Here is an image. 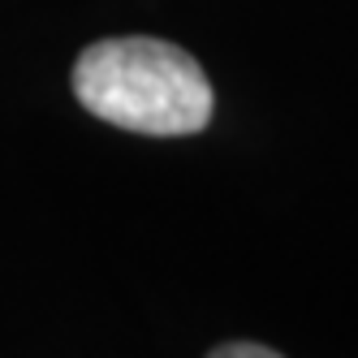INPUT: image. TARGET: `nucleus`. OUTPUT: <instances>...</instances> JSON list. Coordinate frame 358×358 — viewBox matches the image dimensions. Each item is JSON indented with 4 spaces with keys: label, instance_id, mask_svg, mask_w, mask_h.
Here are the masks:
<instances>
[{
    "label": "nucleus",
    "instance_id": "obj_1",
    "mask_svg": "<svg viewBox=\"0 0 358 358\" xmlns=\"http://www.w3.org/2000/svg\"><path fill=\"white\" fill-rule=\"evenodd\" d=\"M73 91L99 121L134 134H194L212 117V83L190 52L164 39H104L73 65Z\"/></svg>",
    "mask_w": 358,
    "mask_h": 358
},
{
    "label": "nucleus",
    "instance_id": "obj_2",
    "mask_svg": "<svg viewBox=\"0 0 358 358\" xmlns=\"http://www.w3.org/2000/svg\"><path fill=\"white\" fill-rule=\"evenodd\" d=\"M216 354H220V358H246V354H250V358H268L272 350H264V345H220Z\"/></svg>",
    "mask_w": 358,
    "mask_h": 358
}]
</instances>
